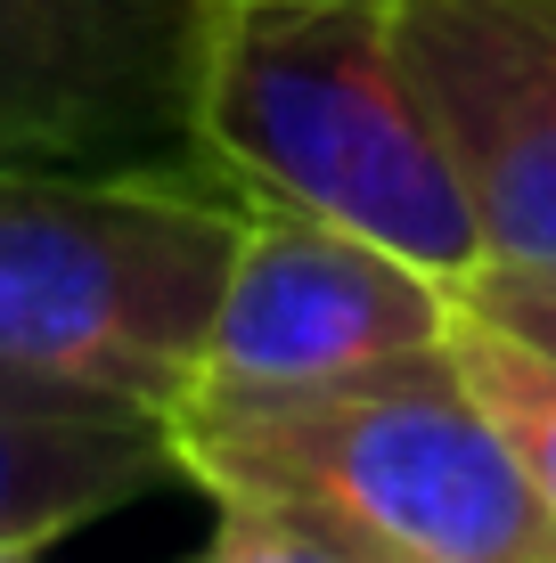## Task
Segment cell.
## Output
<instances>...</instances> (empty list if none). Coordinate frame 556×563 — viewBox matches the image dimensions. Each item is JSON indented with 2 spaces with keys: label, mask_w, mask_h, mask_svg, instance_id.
I'll return each mask as SVG.
<instances>
[{
  "label": "cell",
  "mask_w": 556,
  "mask_h": 563,
  "mask_svg": "<svg viewBox=\"0 0 556 563\" xmlns=\"http://www.w3.org/2000/svg\"><path fill=\"white\" fill-rule=\"evenodd\" d=\"M197 49L205 0H0V164L229 188L197 140Z\"/></svg>",
  "instance_id": "cell-4"
},
{
  "label": "cell",
  "mask_w": 556,
  "mask_h": 563,
  "mask_svg": "<svg viewBox=\"0 0 556 563\" xmlns=\"http://www.w3.org/2000/svg\"><path fill=\"white\" fill-rule=\"evenodd\" d=\"M475 310H491L500 327L532 335L541 352H556V262H475L467 278H450Z\"/></svg>",
  "instance_id": "cell-10"
},
{
  "label": "cell",
  "mask_w": 556,
  "mask_h": 563,
  "mask_svg": "<svg viewBox=\"0 0 556 563\" xmlns=\"http://www.w3.org/2000/svg\"><path fill=\"white\" fill-rule=\"evenodd\" d=\"M197 140L254 205L344 221L443 278L483 262L393 0H205Z\"/></svg>",
  "instance_id": "cell-2"
},
{
  "label": "cell",
  "mask_w": 556,
  "mask_h": 563,
  "mask_svg": "<svg viewBox=\"0 0 556 563\" xmlns=\"http://www.w3.org/2000/svg\"><path fill=\"white\" fill-rule=\"evenodd\" d=\"M238 188L0 164V367L172 409L246 238Z\"/></svg>",
  "instance_id": "cell-3"
},
{
  "label": "cell",
  "mask_w": 556,
  "mask_h": 563,
  "mask_svg": "<svg viewBox=\"0 0 556 563\" xmlns=\"http://www.w3.org/2000/svg\"><path fill=\"white\" fill-rule=\"evenodd\" d=\"M0 563H50V548H42V539H25V548H0Z\"/></svg>",
  "instance_id": "cell-11"
},
{
  "label": "cell",
  "mask_w": 556,
  "mask_h": 563,
  "mask_svg": "<svg viewBox=\"0 0 556 563\" xmlns=\"http://www.w3.org/2000/svg\"><path fill=\"white\" fill-rule=\"evenodd\" d=\"M450 278L319 212L254 205L221 278L205 367L221 384H295L443 343Z\"/></svg>",
  "instance_id": "cell-5"
},
{
  "label": "cell",
  "mask_w": 556,
  "mask_h": 563,
  "mask_svg": "<svg viewBox=\"0 0 556 563\" xmlns=\"http://www.w3.org/2000/svg\"><path fill=\"white\" fill-rule=\"evenodd\" d=\"M443 352L458 360V376H467V393L483 400L491 433L508 441V457L524 465V482L556 515V352H541L532 335L500 327L491 310H475L458 286H450Z\"/></svg>",
  "instance_id": "cell-8"
},
{
  "label": "cell",
  "mask_w": 556,
  "mask_h": 563,
  "mask_svg": "<svg viewBox=\"0 0 556 563\" xmlns=\"http://www.w3.org/2000/svg\"><path fill=\"white\" fill-rule=\"evenodd\" d=\"M393 33L483 262H556V0H393Z\"/></svg>",
  "instance_id": "cell-6"
},
{
  "label": "cell",
  "mask_w": 556,
  "mask_h": 563,
  "mask_svg": "<svg viewBox=\"0 0 556 563\" xmlns=\"http://www.w3.org/2000/svg\"><path fill=\"white\" fill-rule=\"evenodd\" d=\"M181 474L164 409L0 367V548L66 539Z\"/></svg>",
  "instance_id": "cell-7"
},
{
  "label": "cell",
  "mask_w": 556,
  "mask_h": 563,
  "mask_svg": "<svg viewBox=\"0 0 556 563\" xmlns=\"http://www.w3.org/2000/svg\"><path fill=\"white\" fill-rule=\"evenodd\" d=\"M214 539H205V555L188 563H360L344 555L336 539H319L312 522L295 515H271V507H214Z\"/></svg>",
  "instance_id": "cell-9"
},
{
  "label": "cell",
  "mask_w": 556,
  "mask_h": 563,
  "mask_svg": "<svg viewBox=\"0 0 556 563\" xmlns=\"http://www.w3.org/2000/svg\"><path fill=\"white\" fill-rule=\"evenodd\" d=\"M164 424L214 507L295 515L360 563H556V515L443 343L295 384L197 376Z\"/></svg>",
  "instance_id": "cell-1"
}]
</instances>
